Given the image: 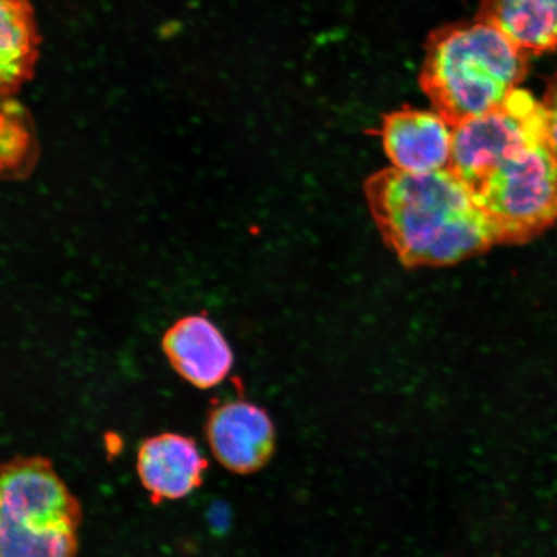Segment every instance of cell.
Wrapping results in <instances>:
<instances>
[{
  "label": "cell",
  "mask_w": 557,
  "mask_h": 557,
  "mask_svg": "<svg viewBox=\"0 0 557 557\" xmlns=\"http://www.w3.org/2000/svg\"><path fill=\"white\" fill-rule=\"evenodd\" d=\"M383 239L406 267H448L496 244L471 191L450 170L387 169L366 183Z\"/></svg>",
  "instance_id": "cell-1"
},
{
  "label": "cell",
  "mask_w": 557,
  "mask_h": 557,
  "mask_svg": "<svg viewBox=\"0 0 557 557\" xmlns=\"http://www.w3.org/2000/svg\"><path fill=\"white\" fill-rule=\"evenodd\" d=\"M420 85L453 128L498 107L528 74V53L490 20L430 35Z\"/></svg>",
  "instance_id": "cell-2"
},
{
  "label": "cell",
  "mask_w": 557,
  "mask_h": 557,
  "mask_svg": "<svg viewBox=\"0 0 557 557\" xmlns=\"http://www.w3.org/2000/svg\"><path fill=\"white\" fill-rule=\"evenodd\" d=\"M496 244L535 238L557 221V160L546 144L500 164L473 193Z\"/></svg>",
  "instance_id": "cell-3"
},
{
  "label": "cell",
  "mask_w": 557,
  "mask_h": 557,
  "mask_svg": "<svg viewBox=\"0 0 557 557\" xmlns=\"http://www.w3.org/2000/svg\"><path fill=\"white\" fill-rule=\"evenodd\" d=\"M547 113L527 90L513 89L498 107L453 128L449 169L473 193L500 164L546 144Z\"/></svg>",
  "instance_id": "cell-4"
},
{
  "label": "cell",
  "mask_w": 557,
  "mask_h": 557,
  "mask_svg": "<svg viewBox=\"0 0 557 557\" xmlns=\"http://www.w3.org/2000/svg\"><path fill=\"white\" fill-rule=\"evenodd\" d=\"M0 520L35 531L79 529L83 511L51 459L17 456L0 472Z\"/></svg>",
  "instance_id": "cell-5"
},
{
  "label": "cell",
  "mask_w": 557,
  "mask_h": 557,
  "mask_svg": "<svg viewBox=\"0 0 557 557\" xmlns=\"http://www.w3.org/2000/svg\"><path fill=\"white\" fill-rule=\"evenodd\" d=\"M205 431L215 461L235 475L259 472L274 455V422L253 403L219 404L209 412Z\"/></svg>",
  "instance_id": "cell-6"
},
{
  "label": "cell",
  "mask_w": 557,
  "mask_h": 557,
  "mask_svg": "<svg viewBox=\"0 0 557 557\" xmlns=\"http://www.w3.org/2000/svg\"><path fill=\"white\" fill-rule=\"evenodd\" d=\"M380 135L396 170L422 174L449 169L453 127L436 111H393L383 116Z\"/></svg>",
  "instance_id": "cell-7"
},
{
  "label": "cell",
  "mask_w": 557,
  "mask_h": 557,
  "mask_svg": "<svg viewBox=\"0 0 557 557\" xmlns=\"http://www.w3.org/2000/svg\"><path fill=\"white\" fill-rule=\"evenodd\" d=\"M207 469L198 444L177 433L145 438L137 450V475L154 504L190 496L203 484Z\"/></svg>",
  "instance_id": "cell-8"
},
{
  "label": "cell",
  "mask_w": 557,
  "mask_h": 557,
  "mask_svg": "<svg viewBox=\"0 0 557 557\" xmlns=\"http://www.w3.org/2000/svg\"><path fill=\"white\" fill-rule=\"evenodd\" d=\"M162 346L174 371L194 387H215L232 371V348L218 326L206 317L180 319L164 333Z\"/></svg>",
  "instance_id": "cell-9"
},
{
  "label": "cell",
  "mask_w": 557,
  "mask_h": 557,
  "mask_svg": "<svg viewBox=\"0 0 557 557\" xmlns=\"http://www.w3.org/2000/svg\"><path fill=\"white\" fill-rule=\"evenodd\" d=\"M0 94L13 99L34 78L40 35L30 0H0Z\"/></svg>",
  "instance_id": "cell-10"
},
{
  "label": "cell",
  "mask_w": 557,
  "mask_h": 557,
  "mask_svg": "<svg viewBox=\"0 0 557 557\" xmlns=\"http://www.w3.org/2000/svg\"><path fill=\"white\" fill-rule=\"evenodd\" d=\"M479 17L498 25L528 54L557 48V0H482Z\"/></svg>",
  "instance_id": "cell-11"
},
{
  "label": "cell",
  "mask_w": 557,
  "mask_h": 557,
  "mask_svg": "<svg viewBox=\"0 0 557 557\" xmlns=\"http://www.w3.org/2000/svg\"><path fill=\"white\" fill-rule=\"evenodd\" d=\"M38 157L32 116L13 99L2 104V170L11 178L25 176Z\"/></svg>",
  "instance_id": "cell-12"
},
{
  "label": "cell",
  "mask_w": 557,
  "mask_h": 557,
  "mask_svg": "<svg viewBox=\"0 0 557 557\" xmlns=\"http://www.w3.org/2000/svg\"><path fill=\"white\" fill-rule=\"evenodd\" d=\"M78 529L29 531L0 521V557H76Z\"/></svg>",
  "instance_id": "cell-13"
},
{
  "label": "cell",
  "mask_w": 557,
  "mask_h": 557,
  "mask_svg": "<svg viewBox=\"0 0 557 557\" xmlns=\"http://www.w3.org/2000/svg\"><path fill=\"white\" fill-rule=\"evenodd\" d=\"M546 109V108H545ZM547 113V135H546V145L549 151L553 152V156L557 160V113Z\"/></svg>",
  "instance_id": "cell-14"
},
{
  "label": "cell",
  "mask_w": 557,
  "mask_h": 557,
  "mask_svg": "<svg viewBox=\"0 0 557 557\" xmlns=\"http://www.w3.org/2000/svg\"><path fill=\"white\" fill-rule=\"evenodd\" d=\"M542 103L549 113H557V70L548 83L545 100Z\"/></svg>",
  "instance_id": "cell-15"
}]
</instances>
